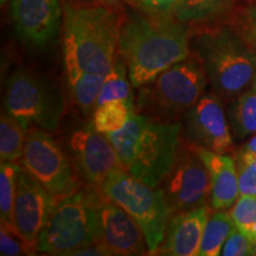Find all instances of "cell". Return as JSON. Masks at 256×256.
Segmentation results:
<instances>
[{
    "instance_id": "cell-1",
    "label": "cell",
    "mask_w": 256,
    "mask_h": 256,
    "mask_svg": "<svg viewBox=\"0 0 256 256\" xmlns=\"http://www.w3.org/2000/svg\"><path fill=\"white\" fill-rule=\"evenodd\" d=\"M119 54L138 89L191 55L186 24L174 14H133L121 25Z\"/></svg>"
},
{
    "instance_id": "cell-2",
    "label": "cell",
    "mask_w": 256,
    "mask_h": 256,
    "mask_svg": "<svg viewBox=\"0 0 256 256\" xmlns=\"http://www.w3.org/2000/svg\"><path fill=\"white\" fill-rule=\"evenodd\" d=\"M124 170L158 188L174 165L182 139V122H159L136 110L122 130L104 134Z\"/></svg>"
},
{
    "instance_id": "cell-3",
    "label": "cell",
    "mask_w": 256,
    "mask_h": 256,
    "mask_svg": "<svg viewBox=\"0 0 256 256\" xmlns=\"http://www.w3.org/2000/svg\"><path fill=\"white\" fill-rule=\"evenodd\" d=\"M194 54L206 72L211 92L223 104L250 88L256 75V48L242 28H208L196 37Z\"/></svg>"
},
{
    "instance_id": "cell-4",
    "label": "cell",
    "mask_w": 256,
    "mask_h": 256,
    "mask_svg": "<svg viewBox=\"0 0 256 256\" xmlns=\"http://www.w3.org/2000/svg\"><path fill=\"white\" fill-rule=\"evenodd\" d=\"M120 31L119 17L107 6H66L64 64L106 76L119 55Z\"/></svg>"
},
{
    "instance_id": "cell-5",
    "label": "cell",
    "mask_w": 256,
    "mask_h": 256,
    "mask_svg": "<svg viewBox=\"0 0 256 256\" xmlns=\"http://www.w3.org/2000/svg\"><path fill=\"white\" fill-rule=\"evenodd\" d=\"M208 84L200 60L191 54L138 88L134 110L159 122H180Z\"/></svg>"
},
{
    "instance_id": "cell-6",
    "label": "cell",
    "mask_w": 256,
    "mask_h": 256,
    "mask_svg": "<svg viewBox=\"0 0 256 256\" xmlns=\"http://www.w3.org/2000/svg\"><path fill=\"white\" fill-rule=\"evenodd\" d=\"M98 194L100 188L90 186L57 202L38 238L37 252L72 255L98 242Z\"/></svg>"
},
{
    "instance_id": "cell-7",
    "label": "cell",
    "mask_w": 256,
    "mask_h": 256,
    "mask_svg": "<svg viewBox=\"0 0 256 256\" xmlns=\"http://www.w3.org/2000/svg\"><path fill=\"white\" fill-rule=\"evenodd\" d=\"M100 191L136 220L145 235L148 254L156 255L172 217L162 188L150 186L126 170L118 168L104 179Z\"/></svg>"
},
{
    "instance_id": "cell-8",
    "label": "cell",
    "mask_w": 256,
    "mask_h": 256,
    "mask_svg": "<svg viewBox=\"0 0 256 256\" xmlns=\"http://www.w3.org/2000/svg\"><path fill=\"white\" fill-rule=\"evenodd\" d=\"M5 110L25 127L54 132L66 110V102L58 88L44 76L28 69H17L8 78Z\"/></svg>"
},
{
    "instance_id": "cell-9",
    "label": "cell",
    "mask_w": 256,
    "mask_h": 256,
    "mask_svg": "<svg viewBox=\"0 0 256 256\" xmlns=\"http://www.w3.org/2000/svg\"><path fill=\"white\" fill-rule=\"evenodd\" d=\"M19 164L57 200L80 190V176L72 160L58 142L42 128L30 127L28 130Z\"/></svg>"
},
{
    "instance_id": "cell-10",
    "label": "cell",
    "mask_w": 256,
    "mask_h": 256,
    "mask_svg": "<svg viewBox=\"0 0 256 256\" xmlns=\"http://www.w3.org/2000/svg\"><path fill=\"white\" fill-rule=\"evenodd\" d=\"M159 188L172 215L210 204L209 171L197 147L183 136L174 165Z\"/></svg>"
},
{
    "instance_id": "cell-11",
    "label": "cell",
    "mask_w": 256,
    "mask_h": 256,
    "mask_svg": "<svg viewBox=\"0 0 256 256\" xmlns=\"http://www.w3.org/2000/svg\"><path fill=\"white\" fill-rule=\"evenodd\" d=\"M182 136L198 148L226 154L232 148V133L223 101L208 92L185 113Z\"/></svg>"
},
{
    "instance_id": "cell-12",
    "label": "cell",
    "mask_w": 256,
    "mask_h": 256,
    "mask_svg": "<svg viewBox=\"0 0 256 256\" xmlns=\"http://www.w3.org/2000/svg\"><path fill=\"white\" fill-rule=\"evenodd\" d=\"M69 151L80 178L89 186L100 188L112 172L124 168L110 139L96 130L92 124L72 130Z\"/></svg>"
},
{
    "instance_id": "cell-13",
    "label": "cell",
    "mask_w": 256,
    "mask_h": 256,
    "mask_svg": "<svg viewBox=\"0 0 256 256\" xmlns=\"http://www.w3.org/2000/svg\"><path fill=\"white\" fill-rule=\"evenodd\" d=\"M57 202L34 176L20 168L14 200V226L32 250H37L38 238Z\"/></svg>"
},
{
    "instance_id": "cell-14",
    "label": "cell",
    "mask_w": 256,
    "mask_h": 256,
    "mask_svg": "<svg viewBox=\"0 0 256 256\" xmlns=\"http://www.w3.org/2000/svg\"><path fill=\"white\" fill-rule=\"evenodd\" d=\"M98 242L112 255L148 254L145 235L136 220L124 208L107 198L100 191L96 204Z\"/></svg>"
},
{
    "instance_id": "cell-15",
    "label": "cell",
    "mask_w": 256,
    "mask_h": 256,
    "mask_svg": "<svg viewBox=\"0 0 256 256\" xmlns=\"http://www.w3.org/2000/svg\"><path fill=\"white\" fill-rule=\"evenodd\" d=\"M11 17L22 42L43 48L58 34L62 8L60 0H11Z\"/></svg>"
},
{
    "instance_id": "cell-16",
    "label": "cell",
    "mask_w": 256,
    "mask_h": 256,
    "mask_svg": "<svg viewBox=\"0 0 256 256\" xmlns=\"http://www.w3.org/2000/svg\"><path fill=\"white\" fill-rule=\"evenodd\" d=\"M210 210V206H204L174 214L156 255L194 256L200 254Z\"/></svg>"
},
{
    "instance_id": "cell-17",
    "label": "cell",
    "mask_w": 256,
    "mask_h": 256,
    "mask_svg": "<svg viewBox=\"0 0 256 256\" xmlns=\"http://www.w3.org/2000/svg\"><path fill=\"white\" fill-rule=\"evenodd\" d=\"M210 174L211 210H226L232 208L240 197L238 176L235 158L220 153L198 148Z\"/></svg>"
},
{
    "instance_id": "cell-18",
    "label": "cell",
    "mask_w": 256,
    "mask_h": 256,
    "mask_svg": "<svg viewBox=\"0 0 256 256\" xmlns=\"http://www.w3.org/2000/svg\"><path fill=\"white\" fill-rule=\"evenodd\" d=\"M66 70L74 101L84 114L94 113L104 75L84 72L74 64H66Z\"/></svg>"
},
{
    "instance_id": "cell-19",
    "label": "cell",
    "mask_w": 256,
    "mask_h": 256,
    "mask_svg": "<svg viewBox=\"0 0 256 256\" xmlns=\"http://www.w3.org/2000/svg\"><path fill=\"white\" fill-rule=\"evenodd\" d=\"M236 2L238 0H184L174 16L186 25L216 23L232 14Z\"/></svg>"
},
{
    "instance_id": "cell-20",
    "label": "cell",
    "mask_w": 256,
    "mask_h": 256,
    "mask_svg": "<svg viewBox=\"0 0 256 256\" xmlns=\"http://www.w3.org/2000/svg\"><path fill=\"white\" fill-rule=\"evenodd\" d=\"M228 122L232 136L244 139L256 133V90L247 89L229 102Z\"/></svg>"
},
{
    "instance_id": "cell-21",
    "label": "cell",
    "mask_w": 256,
    "mask_h": 256,
    "mask_svg": "<svg viewBox=\"0 0 256 256\" xmlns=\"http://www.w3.org/2000/svg\"><path fill=\"white\" fill-rule=\"evenodd\" d=\"M28 128L17 118L4 110L0 118V159L19 162L24 151Z\"/></svg>"
},
{
    "instance_id": "cell-22",
    "label": "cell",
    "mask_w": 256,
    "mask_h": 256,
    "mask_svg": "<svg viewBox=\"0 0 256 256\" xmlns=\"http://www.w3.org/2000/svg\"><path fill=\"white\" fill-rule=\"evenodd\" d=\"M232 217L230 212L224 210H217L208 220L202 238L200 256H217L228 238L230 232L235 228Z\"/></svg>"
},
{
    "instance_id": "cell-23",
    "label": "cell",
    "mask_w": 256,
    "mask_h": 256,
    "mask_svg": "<svg viewBox=\"0 0 256 256\" xmlns=\"http://www.w3.org/2000/svg\"><path fill=\"white\" fill-rule=\"evenodd\" d=\"M134 112V102L112 100L96 107L92 124L98 132L108 134L122 130Z\"/></svg>"
},
{
    "instance_id": "cell-24",
    "label": "cell",
    "mask_w": 256,
    "mask_h": 256,
    "mask_svg": "<svg viewBox=\"0 0 256 256\" xmlns=\"http://www.w3.org/2000/svg\"><path fill=\"white\" fill-rule=\"evenodd\" d=\"M132 87L133 84L130 82L128 68L119 54L115 60L113 68L104 76V82L101 88L100 96H98V106L112 100L134 102Z\"/></svg>"
},
{
    "instance_id": "cell-25",
    "label": "cell",
    "mask_w": 256,
    "mask_h": 256,
    "mask_svg": "<svg viewBox=\"0 0 256 256\" xmlns=\"http://www.w3.org/2000/svg\"><path fill=\"white\" fill-rule=\"evenodd\" d=\"M20 168L19 162H2V168H0V217L2 222L8 224L12 229H16L14 217V200Z\"/></svg>"
},
{
    "instance_id": "cell-26",
    "label": "cell",
    "mask_w": 256,
    "mask_h": 256,
    "mask_svg": "<svg viewBox=\"0 0 256 256\" xmlns=\"http://www.w3.org/2000/svg\"><path fill=\"white\" fill-rule=\"evenodd\" d=\"M234 158L238 168L240 196H256V156L241 147Z\"/></svg>"
},
{
    "instance_id": "cell-27",
    "label": "cell",
    "mask_w": 256,
    "mask_h": 256,
    "mask_svg": "<svg viewBox=\"0 0 256 256\" xmlns=\"http://www.w3.org/2000/svg\"><path fill=\"white\" fill-rule=\"evenodd\" d=\"M229 212L235 226L249 238V232L256 222V196L241 194Z\"/></svg>"
},
{
    "instance_id": "cell-28",
    "label": "cell",
    "mask_w": 256,
    "mask_h": 256,
    "mask_svg": "<svg viewBox=\"0 0 256 256\" xmlns=\"http://www.w3.org/2000/svg\"><path fill=\"white\" fill-rule=\"evenodd\" d=\"M0 254L2 256H18V255H32L30 246L24 241L16 229L10 228L8 224H0Z\"/></svg>"
},
{
    "instance_id": "cell-29",
    "label": "cell",
    "mask_w": 256,
    "mask_h": 256,
    "mask_svg": "<svg viewBox=\"0 0 256 256\" xmlns=\"http://www.w3.org/2000/svg\"><path fill=\"white\" fill-rule=\"evenodd\" d=\"M255 243L241 232L238 226L232 229L224 242L220 255L223 256H248L254 255Z\"/></svg>"
},
{
    "instance_id": "cell-30",
    "label": "cell",
    "mask_w": 256,
    "mask_h": 256,
    "mask_svg": "<svg viewBox=\"0 0 256 256\" xmlns=\"http://www.w3.org/2000/svg\"><path fill=\"white\" fill-rule=\"evenodd\" d=\"M184 0H142L139 6L145 12L159 14H176Z\"/></svg>"
},
{
    "instance_id": "cell-31",
    "label": "cell",
    "mask_w": 256,
    "mask_h": 256,
    "mask_svg": "<svg viewBox=\"0 0 256 256\" xmlns=\"http://www.w3.org/2000/svg\"><path fill=\"white\" fill-rule=\"evenodd\" d=\"M242 30L250 43L256 48V0H252L246 11Z\"/></svg>"
},
{
    "instance_id": "cell-32",
    "label": "cell",
    "mask_w": 256,
    "mask_h": 256,
    "mask_svg": "<svg viewBox=\"0 0 256 256\" xmlns=\"http://www.w3.org/2000/svg\"><path fill=\"white\" fill-rule=\"evenodd\" d=\"M242 147L244 150H247L249 153H252V156H256V134L252 136V139H249L248 142H246V145H243Z\"/></svg>"
},
{
    "instance_id": "cell-33",
    "label": "cell",
    "mask_w": 256,
    "mask_h": 256,
    "mask_svg": "<svg viewBox=\"0 0 256 256\" xmlns=\"http://www.w3.org/2000/svg\"><path fill=\"white\" fill-rule=\"evenodd\" d=\"M249 238H250L252 241L256 244V222H255L254 226H252L250 232H249Z\"/></svg>"
},
{
    "instance_id": "cell-34",
    "label": "cell",
    "mask_w": 256,
    "mask_h": 256,
    "mask_svg": "<svg viewBox=\"0 0 256 256\" xmlns=\"http://www.w3.org/2000/svg\"><path fill=\"white\" fill-rule=\"evenodd\" d=\"M92 2H107V4H110V2H113L114 0H92Z\"/></svg>"
},
{
    "instance_id": "cell-35",
    "label": "cell",
    "mask_w": 256,
    "mask_h": 256,
    "mask_svg": "<svg viewBox=\"0 0 256 256\" xmlns=\"http://www.w3.org/2000/svg\"><path fill=\"white\" fill-rule=\"evenodd\" d=\"M127 2H136V4H140V2H142V0H127Z\"/></svg>"
},
{
    "instance_id": "cell-36",
    "label": "cell",
    "mask_w": 256,
    "mask_h": 256,
    "mask_svg": "<svg viewBox=\"0 0 256 256\" xmlns=\"http://www.w3.org/2000/svg\"><path fill=\"white\" fill-rule=\"evenodd\" d=\"M252 88L256 90V75H255V78H254V82H252Z\"/></svg>"
},
{
    "instance_id": "cell-37",
    "label": "cell",
    "mask_w": 256,
    "mask_h": 256,
    "mask_svg": "<svg viewBox=\"0 0 256 256\" xmlns=\"http://www.w3.org/2000/svg\"><path fill=\"white\" fill-rule=\"evenodd\" d=\"M0 2H2V5H4L6 2H8V0H0Z\"/></svg>"
},
{
    "instance_id": "cell-38",
    "label": "cell",
    "mask_w": 256,
    "mask_h": 256,
    "mask_svg": "<svg viewBox=\"0 0 256 256\" xmlns=\"http://www.w3.org/2000/svg\"><path fill=\"white\" fill-rule=\"evenodd\" d=\"M254 255H256V244H255V247H254Z\"/></svg>"
}]
</instances>
